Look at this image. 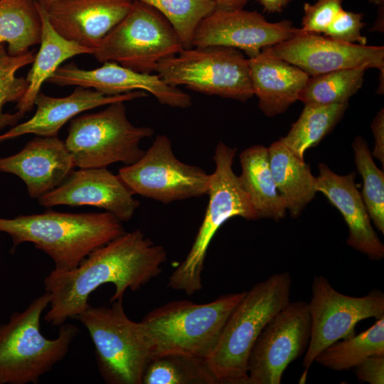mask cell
I'll return each mask as SVG.
<instances>
[{
  "instance_id": "1",
  "label": "cell",
  "mask_w": 384,
  "mask_h": 384,
  "mask_svg": "<svg viewBox=\"0 0 384 384\" xmlns=\"http://www.w3.org/2000/svg\"><path fill=\"white\" fill-rule=\"evenodd\" d=\"M162 245L141 230L125 232L90 252L75 269L52 270L44 279L50 294L47 323L59 326L75 319L89 304V297L107 283L114 286L110 303L123 300L127 290L137 291L159 275L166 260Z\"/></svg>"
},
{
  "instance_id": "2",
  "label": "cell",
  "mask_w": 384,
  "mask_h": 384,
  "mask_svg": "<svg viewBox=\"0 0 384 384\" xmlns=\"http://www.w3.org/2000/svg\"><path fill=\"white\" fill-rule=\"evenodd\" d=\"M0 232L11 238V252L21 243L31 242L52 259L53 270L66 272L126 231L122 222L107 211L72 213L49 209L14 218L0 217Z\"/></svg>"
},
{
  "instance_id": "3",
  "label": "cell",
  "mask_w": 384,
  "mask_h": 384,
  "mask_svg": "<svg viewBox=\"0 0 384 384\" xmlns=\"http://www.w3.org/2000/svg\"><path fill=\"white\" fill-rule=\"evenodd\" d=\"M246 291L227 294L206 304L168 302L138 322L149 361L166 353L208 359L232 311Z\"/></svg>"
},
{
  "instance_id": "4",
  "label": "cell",
  "mask_w": 384,
  "mask_h": 384,
  "mask_svg": "<svg viewBox=\"0 0 384 384\" xmlns=\"http://www.w3.org/2000/svg\"><path fill=\"white\" fill-rule=\"evenodd\" d=\"M288 272L255 284L228 317L208 363L219 384H247V360L265 325L289 302Z\"/></svg>"
},
{
  "instance_id": "5",
  "label": "cell",
  "mask_w": 384,
  "mask_h": 384,
  "mask_svg": "<svg viewBox=\"0 0 384 384\" xmlns=\"http://www.w3.org/2000/svg\"><path fill=\"white\" fill-rule=\"evenodd\" d=\"M50 299L45 291L0 325V384H37L68 353L80 332L75 325L59 326L53 339L41 331V317Z\"/></svg>"
},
{
  "instance_id": "6",
  "label": "cell",
  "mask_w": 384,
  "mask_h": 384,
  "mask_svg": "<svg viewBox=\"0 0 384 384\" xmlns=\"http://www.w3.org/2000/svg\"><path fill=\"white\" fill-rule=\"evenodd\" d=\"M237 149L223 142L217 144L213 157L215 170L210 174L208 204L197 235L185 260L169 278L168 286L188 295L202 287V272L207 250L218 229L230 218L239 216L248 220L259 218L238 176L233 169Z\"/></svg>"
},
{
  "instance_id": "7",
  "label": "cell",
  "mask_w": 384,
  "mask_h": 384,
  "mask_svg": "<svg viewBox=\"0 0 384 384\" xmlns=\"http://www.w3.org/2000/svg\"><path fill=\"white\" fill-rule=\"evenodd\" d=\"M124 102L111 104L97 112L73 118L65 144L79 169L106 168L122 162H137L145 151L142 139L151 137L154 129L137 127L127 117Z\"/></svg>"
},
{
  "instance_id": "8",
  "label": "cell",
  "mask_w": 384,
  "mask_h": 384,
  "mask_svg": "<svg viewBox=\"0 0 384 384\" xmlns=\"http://www.w3.org/2000/svg\"><path fill=\"white\" fill-rule=\"evenodd\" d=\"M168 85L208 95L246 102L253 95L250 67L241 50L211 46L183 48L154 70Z\"/></svg>"
},
{
  "instance_id": "9",
  "label": "cell",
  "mask_w": 384,
  "mask_h": 384,
  "mask_svg": "<svg viewBox=\"0 0 384 384\" xmlns=\"http://www.w3.org/2000/svg\"><path fill=\"white\" fill-rule=\"evenodd\" d=\"M110 304V306L89 304L75 319L90 334L98 370L105 383L142 384L149 357L138 322L127 316L123 300Z\"/></svg>"
},
{
  "instance_id": "10",
  "label": "cell",
  "mask_w": 384,
  "mask_h": 384,
  "mask_svg": "<svg viewBox=\"0 0 384 384\" xmlns=\"http://www.w3.org/2000/svg\"><path fill=\"white\" fill-rule=\"evenodd\" d=\"M183 49L176 31L156 9L133 1L127 15L105 36L92 55L150 74L161 60Z\"/></svg>"
},
{
  "instance_id": "11",
  "label": "cell",
  "mask_w": 384,
  "mask_h": 384,
  "mask_svg": "<svg viewBox=\"0 0 384 384\" xmlns=\"http://www.w3.org/2000/svg\"><path fill=\"white\" fill-rule=\"evenodd\" d=\"M118 176L134 194L164 204L206 195L210 179L204 169L178 159L164 134L157 135L144 155L121 168Z\"/></svg>"
},
{
  "instance_id": "12",
  "label": "cell",
  "mask_w": 384,
  "mask_h": 384,
  "mask_svg": "<svg viewBox=\"0 0 384 384\" xmlns=\"http://www.w3.org/2000/svg\"><path fill=\"white\" fill-rule=\"evenodd\" d=\"M311 334L302 365L307 373L316 356L337 341L355 335L356 324L366 319L384 316V294L373 289L363 297L336 290L322 275L315 276L308 302Z\"/></svg>"
},
{
  "instance_id": "13",
  "label": "cell",
  "mask_w": 384,
  "mask_h": 384,
  "mask_svg": "<svg viewBox=\"0 0 384 384\" xmlns=\"http://www.w3.org/2000/svg\"><path fill=\"white\" fill-rule=\"evenodd\" d=\"M310 334L308 302H289L256 340L247 363V384H280L287 366L306 352Z\"/></svg>"
},
{
  "instance_id": "14",
  "label": "cell",
  "mask_w": 384,
  "mask_h": 384,
  "mask_svg": "<svg viewBox=\"0 0 384 384\" xmlns=\"http://www.w3.org/2000/svg\"><path fill=\"white\" fill-rule=\"evenodd\" d=\"M298 31L289 21L269 22L255 11L216 9L198 26L193 47H232L252 58L263 48L292 38Z\"/></svg>"
},
{
  "instance_id": "15",
  "label": "cell",
  "mask_w": 384,
  "mask_h": 384,
  "mask_svg": "<svg viewBox=\"0 0 384 384\" xmlns=\"http://www.w3.org/2000/svg\"><path fill=\"white\" fill-rule=\"evenodd\" d=\"M280 58L314 76L364 67L384 70V47L339 42L316 33L298 32L271 46Z\"/></svg>"
},
{
  "instance_id": "16",
  "label": "cell",
  "mask_w": 384,
  "mask_h": 384,
  "mask_svg": "<svg viewBox=\"0 0 384 384\" xmlns=\"http://www.w3.org/2000/svg\"><path fill=\"white\" fill-rule=\"evenodd\" d=\"M47 82L58 86L91 88L107 96L142 90L169 107L186 109L192 105L190 95L166 84L157 74L139 73L114 62H105L93 70L81 69L69 63L60 65Z\"/></svg>"
},
{
  "instance_id": "17",
  "label": "cell",
  "mask_w": 384,
  "mask_h": 384,
  "mask_svg": "<svg viewBox=\"0 0 384 384\" xmlns=\"http://www.w3.org/2000/svg\"><path fill=\"white\" fill-rule=\"evenodd\" d=\"M118 175L106 168L73 171L57 188L41 196V206H91L105 209L122 222L129 221L139 201Z\"/></svg>"
},
{
  "instance_id": "18",
  "label": "cell",
  "mask_w": 384,
  "mask_h": 384,
  "mask_svg": "<svg viewBox=\"0 0 384 384\" xmlns=\"http://www.w3.org/2000/svg\"><path fill=\"white\" fill-rule=\"evenodd\" d=\"M132 4L130 0H57L46 11L58 34L94 53Z\"/></svg>"
},
{
  "instance_id": "19",
  "label": "cell",
  "mask_w": 384,
  "mask_h": 384,
  "mask_svg": "<svg viewBox=\"0 0 384 384\" xmlns=\"http://www.w3.org/2000/svg\"><path fill=\"white\" fill-rule=\"evenodd\" d=\"M75 167L71 154L58 136L33 138L18 153L0 158V171L19 177L29 196L37 199L58 187Z\"/></svg>"
},
{
  "instance_id": "20",
  "label": "cell",
  "mask_w": 384,
  "mask_h": 384,
  "mask_svg": "<svg viewBox=\"0 0 384 384\" xmlns=\"http://www.w3.org/2000/svg\"><path fill=\"white\" fill-rule=\"evenodd\" d=\"M356 173L338 175L324 163L319 164L317 192L323 193L341 213L348 228L347 243L373 260L384 257V245L370 223L361 193L355 184Z\"/></svg>"
},
{
  "instance_id": "21",
  "label": "cell",
  "mask_w": 384,
  "mask_h": 384,
  "mask_svg": "<svg viewBox=\"0 0 384 384\" xmlns=\"http://www.w3.org/2000/svg\"><path fill=\"white\" fill-rule=\"evenodd\" d=\"M146 96V92L142 90L107 96L95 90L81 86H77L70 95L63 97H50L40 92L34 102V105L37 107L34 115L1 134L0 143L27 134L39 137L58 136L59 130L68 121L84 111Z\"/></svg>"
},
{
  "instance_id": "22",
  "label": "cell",
  "mask_w": 384,
  "mask_h": 384,
  "mask_svg": "<svg viewBox=\"0 0 384 384\" xmlns=\"http://www.w3.org/2000/svg\"><path fill=\"white\" fill-rule=\"evenodd\" d=\"M251 84L259 107L268 117L284 112L298 100L309 75L277 56L271 47L249 58Z\"/></svg>"
},
{
  "instance_id": "23",
  "label": "cell",
  "mask_w": 384,
  "mask_h": 384,
  "mask_svg": "<svg viewBox=\"0 0 384 384\" xmlns=\"http://www.w3.org/2000/svg\"><path fill=\"white\" fill-rule=\"evenodd\" d=\"M42 21L41 46L26 76L28 86L23 97L17 102L16 110L23 117L31 111L36 96L43 84L65 60L78 55L92 54L93 51L73 41H68L52 27L46 11L39 5Z\"/></svg>"
},
{
  "instance_id": "24",
  "label": "cell",
  "mask_w": 384,
  "mask_h": 384,
  "mask_svg": "<svg viewBox=\"0 0 384 384\" xmlns=\"http://www.w3.org/2000/svg\"><path fill=\"white\" fill-rule=\"evenodd\" d=\"M270 165L277 189L287 210L298 217L317 193L316 177L309 164L279 139L268 147Z\"/></svg>"
},
{
  "instance_id": "25",
  "label": "cell",
  "mask_w": 384,
  "mask_h": 384,
  "mask_svg": "<svg viewBox=\"0 0 384 384\" xmlns=\"http://www.w3.org/2000/svg\"><path fill=\"white\" fill-rule=\"evenodd\" d=\"M240 161L239 181L259 219L279 221L284 218L287 208L272 174L268 148L251 146L240 154Z\"/></svg>"
},
{
  "instance_id": "26",
  "label": "cell",
  "mask_w": 384,
  "mask_h": 384,
  "mask_svg": "<svg viewBox=\"0 0 384 384\" xmlns=\"http://www.w3.org/2000/svg\"><path fill=\"white\" fill-rule=\"evenodd\" d=\"M42 21L36 0H0V43L19 55L40 44Z\"/></svg>"
},
{
  "instance_id": "27",
  "label": "cell",
  "mask_w": 384,
  "mask_h": 384,
  "mask_svg": "<svg viewBox=\"0 0 384 384\" xmlns=\"http://www.w3.org/2000/svg\"><path fill=\"white\" fill-rule=\"evenodd\" d=\"M384 355V316L370 328L336 341L322 350L315 362L336 371L356 368L369 356Z\"/></svg>"
},
{
  "instance_id": "28",
  "label": "cell",
  "mask_w": 384,
  "mask_h": 384,
  "mask_svg": "<svg viewBox=\"0 0 384 384\" xmlns=\"http://www.w3.org/2000/svg\"><path fill=\"white\" fill-rule=\"evenodd\" d=\"M348 103L324 106L305 105L292 124L282 143L297 157L304 159L305 151L315 147L342 119Z\"/></svg>"
},
{
  "instance_id": "29",
  "label": "cell",
  "mask_w": 384,
  "mask_h": 384,
  "mask_svg": "<svg viewBox=\"0 0 384 384\" xmlns=\"http://www.w3.org/2000/svg\"><path fill=\"white\" fill-rule=\"evenodd\" d=\"M142 384H219L208 360L183 353H166L151 358Z\"/></svg>"
},
{
  "instance_id": "30",
  "label": "cell",
  "mask_w": 384,
  "mask_h": 384,
  "mask_svg": "<svg viewBox=\"0 0 384 384\" xmlns=\"http://www.w3.org/2000/svg\"><path fill=\"white\" fill-rule=\"evenodd\" d=\"M367 68H348L311 76L299 94L304 105L347 103L361 87Z\"/></svg>"
},
{
  "instance_id": "31",
  "label": "cell",
  "mask_w": 384,
  "mask_h": 384,
  "mask_svg": "<svg viewBox=\"0 0 384 384\" xmlns=\"http://www.w3.org/2000/svg\"><path fill=\"white\" fill-rule=\"evenodd\" d=\"M356 169L363 180L361 193L370 220L384 233V173L373 161L366 139L357 136L352 143Z\"/></svg>"
},
{
  "instance_id": "32",
  "label": "cell",
  "mask_w": 384,
  "mask_h": 384,
  "mask_svg": "<svg viewBox=\"0 0 384 384\" xmlns=\"http://www.w3.org/2000/svg\"><path fill=\"white\" fill-rule=\"evenodd\" d=\"M154 7L171 24L183 48L193 47L195 31L201 21L216 9L215 0H130Z\"/></svg>"
},
{
  "instance_id": "33",
  "label": "cell",
  "mask_w": 384,
  "mask_h": 384,
  "mask_svg": "<svg viewBox=\"0 0 384 384\" xmlns=\"http://www.w3.org/2000/svg\"><path fill=\"white\" fill-rule=\"evenodd\" d=\"M33 50L11 55L5 43H0V130L14 127L23 117L17 112H4L3 107L8 102H18L24 95L28 86L26 78L17 77L16 72L32 63L35 58Z\"/></svg>"
},
{
  "instance_id": "34",
  "label": "cell",
  "mask_w": 384,
  "mask_h": 384,
  "mask_svg": "<svg viewBox=\"0 0 384 384\" xmlns=\"http://www.w3.org/2000/svg\"><path fill=\"white\" fill-rule=\"evenodd\" d=\"M342 8V0H317L314 4L305 3L302 28L303 32L324 33Z\"/></svg>"
},
{
  "instance_id": "35",
  "label": "cell",
  "mask_w": 384,
  "mask_h": 384,
  "mask_svg": "<svg viewBox=\"0 0 384 384\" xmlns=\"http://www.w3.org/2000/svg\"><path fill=\"white\" fill-rule=\"evenodd\" d=\"M362 20V14L341 9L324 34L339 42L366 45L367 39L361 33L365 25Z\"/></svg>"
},
{
  "instance_id": "36",
  "label": "cell",
  "mask_w": 384,
  "mask_h": 384,
  "mask_svg": "<svg viewBox=\"0 0 384 384\" xmlns=\"http://www.w3.org/2000/svg\"><path fill=\"white\" fill-rule=\"evenodd\" d=\"M355 368L356 377L370 384L384 383V355L371 356Z\"/></svg>"
},
{
  "instance_id": "37",
  "label": "cell",
  "mask_w": 384,
  "mask_h": 384,
  "mask_svg": "<svg viewBox=\"0 0 384 384\" xmlns=\"http://www.w3.org/2000/svg\"><path fill=\"white\" fill-rule=\"evenodd\" d=\"M373 137L374 147L372 156L377 159L384 166V110L382 108L375 115L370 125Z\"/></svg>"
},
{
  "instance_id": "38",
  "label": "cell",
  "mask_w": 384,
  "mask_h": 384,
  "mask_svg": "<svg viewBox=\"0 0 384 384\" xmlns=\"http://www.w3.org/2000/svg\"><path fill=\"white\" fill-rule=\"evenodd\" d=\"M264 10L270 13L280 12L289 0H259Z\"/></svg>"
},
{
  "instance_id": "39",
  "label": "cell",
  "mask_w": 384,
  "mask_h": 384,
  "mask_svg": "<svg viewBox=\"0 0 384 384\" xmlns=\"http://www.w3.org/2000/svg\"><path fill=\"white\" fill-rule=\"evenodd\" d=\"M216 9H243L250 0H215Z\"/></svg>"
},
{
  "instance_id": "40",
  "label": "cell",
  "mask_w": 384,
  "mask_h": 384,
  "mask_svg": "<svg viewBox=\"0 0 384 384\" xmlns=\"http://www.w3.org/2000/svg\"><path fill=\"white\" fill-rule=\"evenodd\" d=\"M38 4L46 10L57 0H36Z\"/></svg>"
},
{
  "instance_id": "41",
  "label": "cell",
  "mask_w": 384,
  "mask_h": 384,
  "mask_svg": "<svg viewBox=\"0 0 384 384\" xmlns=\"http://www.w3.org/2000/svg\"><path fill=\"white\" fill-rule=\"evenodd\" d=\"M371 3L376 4V5H383L384 3V0H370Z\"/></svg>"
}]
</instances>
